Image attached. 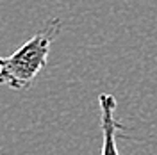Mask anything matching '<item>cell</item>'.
Instances as JSON below:
<instances>
[{"mask_svg":"<svg viewBox=\"0 0 157 155\" xmlns=\"http://www.w3.org/2000/svg\"><path fill=\"white\" fill-rule=\"evenodd\" d=\"M61 30V20L52 18L38 30L29 41H25L9 57H0V86L14 91H23L32 86L38 73L45 68L52 41Z\"/></svg>","mask_w":157,"mask_h":155,"instance_id":"6da1fadb","label":"cell"},{"mask_svg":"<svg viewBox=\"0 0 157 155\" xmlns=\"http://www.w3.org/2000/svg\"><path fill=\"white\" fill-rule=\"evenodd\" d=\"M98 105H100V127L104 134V145L100 155H120L116 146L118 130H123V125L116 119V98L109 93L98 95Z\"/></svg>","mask_w":157,"mask_h":155,"instance_id":"7a4b0ae2","label":"cell"}]
</instances>
